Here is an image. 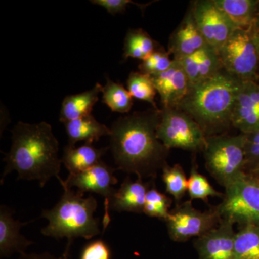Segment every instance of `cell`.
<instances>
[{
    "label": "cell",
    "instance_id": "1",
    "mask_svg": "<svg viewBox=\"0 0 259 259\" xmlns=\"http://www.w3.org/2000/svg\"><path fill=\"white\" fill-rule=\"evenodd\" d=\"M161 109H149L119 117L112 124L110 145L117 169L138 178H155L167 163L170 149L156 136Z\"/></svg>",
    "mask_w": 259,
    "mask_h": 259
},
{
    "label": "cell",
    "instance_id": "2",
    "mask_svg": "<svg viewBox=\"0 0 259 259\" xmlns=\"http://www.w3.org/2000/svg\"><path fill=\"white\" fill-rule=\"evenodd\" d=\"M13 133V144L4 161L6 166L1 184L7 175L18 172V180H36L40 187L53 177H59L62 161L59 157V141L50 124L19 122Z\"/></svg>",
    "mask_w": 259,
    "mask_h": 259
},
{
    "label": "cell",
    "instance_id": "3",
    "mask_svg": "<svg viewBox=\"0 0 259 259\" xmlns=\"http://www.w3.org/2000/svg\"><path fill=\"white\" fill-rule=\"evenodd\" d=\"M241 80L222 70L212 77L191 85L176 107L194 119L207 137L221 135L232 125V117Z\"/></svg>",
    "mask_w": 259,
    "mask_h": 259
},
{
    "label": "cell",
    "instance_id": "4",
    "mask_svg": "<svg viewBox=\"0 0 259 259\" xmlns=\"http://www.w3.org/2000/svg\"><path fill=\"white\" fill-rule=\"evenodd\" d=\"M57 179L64 192L52 209L42 210L41 216L49 224L41 230L42 234L56 239L66 238L69 243L79 237L90 240L100 234V219L94 216L98 205L97 199L93 195L85 198L84 194L65 185L60 177Z\"/></svg>",
    "mask_w": 259,
    "mask_h": 259
},
{
    "label": "cell",
    "instance_id": "5",
    "mask_svg": "<svg viewBox=\"0 0 259 259\" xmlns=\"http://www.w3.org/2000/svg\"><path fill=\"white\" fill-rule=\"evenodd\" d=\"M245 136L242 133L238 136L207 137L204 148L206 168L225 188L245 174Z\"/></svg>",
    "mask_w": 259,
    "mask_h": 259
},
{
    "label": "cell",
    "instance_id": "6",
    "mask_svg": "<svg viewBox=\"0 0 259 259\" xmlns=\"http://www.w3.org/2000/svg\"><path fill=\"white\" fill-rule=\"evenodd\" d=\"M218 51L228 74L242 81L257 82L259 48L254 23L248 28H236Z\"/></svg>",
    "mask_w": 259,
    "mask_h": 259
},
{
    "label": "cell",
    "instance_id": "7",
    "mask_svg": "<svg viewBox=\"0 0 259 259\" xmlns=\"http://www.w3.org/2000/svg\"><path fill=\"white\" fill-rule=\"evenodd\" d=\"M222 203L218 207L221 220L259 226V180L245 173L227 187Z\"/></svg>",
    "mask_w": 259,
    "mask_h": 259
},
{
    "label": "cell",
    "instance_id": "8",
    "mask_svg": "<svg viewBox=\"0 0 259 259\" xmlns=\"http://www.w3.org/2000/svg\"><path fill=\"white\" fill-rule=\"evenodd\" d=\"M156 136L168 148L204 151L207 136L195 120L177 108H161Z\"/></svg>",
    "mask_w": 259,
    "mask_h": 259
},
{
    "label": "cell",
    "instance_id": "9",
    "mask_svg": "<svg viewBox=\"0 0 259 259\" xmlns=\"http://www.w3.org/2000/svg\"><path fill=\"white\" fill-rule=\"evenodd\" d=\"M221 221L218 207L201 212L192 206V200L177 205L165 220L172 241L185 242L194 237L203 236Z\"/></svg>",
    "mask_w": 259,
    "mask_h": 259
},
{
    "label": "cell",
    "instance_id": "10",
    "mask_svg": "<svg viewBox=\"0 0 259 259\" xmlns=\"http://www.w3.org/2000/svg\"><path fill=\"white\" fill-rule=\"evenodd\" d=\"M115 170L116 168L108 166L101 161L87 171L74 175L69 174L68 178L63 180L65 185L70 188H78V192L81 194L93 192L100 194L105 198V214L102 220L103 232L106 231L110 223L109 214L110 201L117 190L113 187L118 182L114 175Z\"/></svg>",
    "mask_w": 259,
    "mask_h": 259
},
{
    "label": "cell",
    "instance_id": "11",
    "mask_svg": "<svg viewBox=\"0 0 259 259\" xmlns=\"http://www.w3.org/2000/svg\"><path fill=\"white\" fill-rule=\"evenodd\" d=\"M196 24L207 44L219 50L237 28L213 0H197L190 6Z\"/></svg>",
    "mask_w": 259,
    "mask_h": 259
},
{
    "label": "cell",
    "instance_id": "12",
    "mask_svg": "<svg viewBox=\"0 0 259 259\" xmlns=\"http://www.w3.org/2000/svg\"><path fill=\"white\" fill-rule=\"evenodd\" d=\"M233 224L221 220L218 228H214L196 240L194 245L199 259H234L236 233Z\"/></svg>",
    "mask_w": 259,
    "mask_h": 259
},
{
    "label": "cell",
    "instance_id": "13",
    "mask_svg": "<svg viewBox=\"0 0 259 259\" xmlns=\"http://www.w3.org/2000/svg\"><path fill=\"white\" fill-rule=\"evenodd\" d=\"M232 125L242 134L259 130V84L256 81H243L237 95Z\"/></svg>",
    "mask_w": 259,
    "mask_h": 259
},
{
    "label": "cell",
    "instance_id": "14",
    "mask_svg": "<svg viewBox=\"0 0 259 259\" xmlns=\"http://www.w3.org/2000/svg\"><path fill=\"white\" fill-rule=\"evenodd\" d=\"M167 71L151 76L161 97L162 108H176L187 96L191 88L188 76L180 61L173 59Z\"/></svg>",
    "mask_w": 259,
    "mask_h": 259
},
{
    "label": "cell",
    "instance_id": "15",
    "mask_svg": "<svg viewBox=\"0 0 259 259\" xmlns=\"http://www.w3.org/2000/svg\"><path fill=\"white\" fill-rule=\"evenodd\" d=\"M207 45L196 24L192 10L189 8L180 25L170 36L168 51L173 55V59L180 60Z\"/></svg>",
    "mask_w": 259,
    "mask_h": 259
},
{
    "label": "cell",
    "instance_id": "16",
    "mask_svg": "<svg viewBox=\"0 0 259 259\" xmlns=\"http://www.w3.org/2000/svg\"><path fill=\"white\" fill-rule=\"evenodd\" d=\"M177 61L182 64L191 85L209 79L224 69L219 51L208 44L192 55Z\"/></svg>",
    "mask_w": 259,
    "mask_h": 259
},
{
    "label": "cell",
    "instance_id": "17",
    "mask_svg": "<svg viewBox=\"0 0 259 259\" xmlns=\"http://www.w3.org/2000/svg\"><path fill=\"white\" fill-rule=\"evenodd\" d=\"M13 211L5 205L0 207V256L8 258L14 253L20 255L33 244L20 233L22 227L27 223H21L13 217Z\"/></svg>",
    "mask_w": 259,
    "mask_h": 259
},
{
    "label": "cell",
    "instance_id": "18",
    "mask_svg": "<svg viewBox=\"0 0 259 259\" xmlns=\"http://www.w3.org/2000/svg\"><path fill=\"white\" fill-rule=\"evenodd\" d=\"M151 185L143 179L136 181L127 177L116 190L110 201V208L116 212H144L146 194Z\"/></svg>",
    "mask_w": 259,
    "mask_h": 259
},
{
    "label": "cell",
    "instance_id": "19",
    "mask_svg": "<svg viewBox=\"0 0 259 259\" xmlns=\"http://www.w3.org/2000/svg\"><path fill=\"white\" fill-rule=\"evenodd\" d=\"M109 148H97L90 144H84L79 147L67 145L64 148L61 161L69 170V174L81 173L100 163L102 156L105 154Z\"/></svg>",
    "mask_w": 259,
    "mask_h": 259
},
{
    "label": "cell",
    "instance_id": "20",
    "mask_svg": "<svg viewBox=\"0 0 259 259\" xmlns=\"http://www.w3.org/2000/svg\"><path fill=\"white\" fill-rule=\"evenodd\" d=\"M102 87L97 83L92 90L65 97L61 105V122L64 124L91 115L94 106L99 100V94L102 93Z\"/></svg>",
    "mask_w": 259,
    "mask_h": 259
},
{
    "label": "cell",
    "instance_id": "21",
    "mask_svg": "<svg viewBox=\"0 0 259 259\" xmlns=\"http://www.w3.org/2000/svg\"><path fill=\"white\" fill-rule=\"evenodd\" d=\"M70 146H76L80 141L85 144H93L94 141H98L102 136H110V128L100 123L93 115L85 116L64 123Z\"/></svg>",
    "mask_w": 259,
    "mask_h": 259
},
{
    "label": "cell",
    "instance_id": "22",
    "mask_svg": "<svg viewBox=\"0 0 259 259\" xmlns=\"http://www.w3.org/2000/svg\"><path fill=\"white\" fill-rule=\"evenodd\" d=\"M237 28H246L254 23L259 0H213Z\"/></svg>",
    "mask_w": 259,
    "mask_h": 259
},
{
    "label": "cell",
    "instance_id": "23",
    "mask_svg": "<svg viewBox=\"0 0 259 259\" xmlns=\"http://www.w3.org/2000/svg\"><path fill=\"white\" fill-rule=\"evenodd\" d=\"M161 49L163 47L159 42L153 40L143 29H131L124 40L123 57L125 59L134 58L143 61Z\"/></svg>",
    "mask_w": 259,
    "mask_h": 259
},
{
    "label": "cell",
    "instance_id": "24",
    "mask_svg": "<svg viewBox=\"0 0 259 259\" xmlns=\"http://www.w3.org/2000/svg\"><path fill=\"white\" fill-rule=\"evenodd\" d=\"M243 226L236 233L234 259H259V226Z\"/></svg>",
    "mask_w": 259,
    "mask_h": 259
},
{
    "label": "cell",
    "instance_id": "25",
    "mask_svg": "<svg viewBox=\"0 0 259 259\" xmlns=\"http://www.w3.org/2000/svg\"><path fill=\"white\" fill-rule=\"evenodd\" d=\"M106 84L102 87V102L110 107L112 111L128 113L134 105V100L128 90L120 83L106 77Z\"/></svg>",
    "mask_w": 259,
    "mask_h": 259
},
{
    "label": "cell",
    "instance_id": "26",
    "mask_svg": "<svg viewBox=\"0 0 259 259\" xmlns=\"http://www.w3.org/2000/svg\"><path fill=\"white\" fill-rule=\"evenodd\" d=\"M127 87L131 96L138 100L149 102L153 108L158 109L155 102L157 91L151 76L141 71H133L127 80Z\"/></svg>",
    "mask_w": 259,
    "mask_h": 259
},
{
    "label": "cell",
    "instance_id": "27",
    "mask_svg": "<svg viewBox=\"0 0 259 259\" xmlns=\"http://www.w3.org/2000/svg\"><path fill=\"white\" fill-rule=\"evenodd\" d=\"M162 171V180L166 185V192L180 202L187 190V180L183 168L180 164L166 165Z\"/></svg>",
    "mask_w": 259,
    "mask_h": 259
},
{
    "label": "cell",
    "instance_id": "28",
    "mask_svg": "<svg viewBox=\"0 0 259 259\" xmlns=\"http://www.w3.org/2000/svg\"><path fill=\"white\" fill-rule=\"evenodd\" d=\"M187 191L191 200L202 199L207 201L209 197H222V193L214 190L209 181L197 170L195 163L191 168L190 177L187 180Z\"/></svg>",
    "mask_w": 259,
    "mask_h": 259
},
{
    "label": "cell",
    "instance_id": "29",
    "mask_svg": "<svg viewBox=\"0 0 259 259\" xmlns=\"http://www.w3.org/2000/svg\"><path fill=\"white\" fill-rule=\"evenodd\" d=\"M171 199L153 187L146 194L144 213L148 217L166 220L169 214Z\"/></svg>",
    "mask_w": 259,
    "mask_h": 259
},
{
    "label": "cell",
    "instance_id": "30",
    "mask_svg": "<svg viewBox=\"0 0 259 259\" xmlns=\"http://www.w3.org/2000/svg\"><path fill=\"white\" fill-rule=\"evenodd\" d=\"M170 53L164 49L155 51L139 65L141 73L153 76L167 71L173 64Z\"/></svg>",
    "mask_w": 259,
    "mask_h": 259
},
{
    "label": "cell",
    "instance_id": "31",
    "mask_svg": "<svg viewBox=\"0 0 259 259\" xmlns=\"http://www.w3.org/2000/svg\"><path fill=\"white\" fill-rule=\"evenodd\" d=\"M244 134L245 171L248 173L259 166V130Z\"/></svg>",
    "mask_w": 259,
    "mask_h": 259
},
{
    "label": "cell",
    "instance_id": "32",
    "mask_svg": "<svg viewBox=\"0 0 259 259\" xmlns=\"http://www.w3.org/2000/svg\"><path fill=\"white\" fill-rule=\"evenodd\" d=\"M80 259H111V251L105 241L97 240L83 248Z\"/></svg>",
    "mask_w": 259,
    "mask_h": 259
},
{
    "label": "cell",
    "instance_id": "33",
    "mask_svg": "<svg viewBox=\"0 0 259 259\" xmlns=\"http://www.w3.org/2000/svg\"><path fill=\"white\" fill-rule=\"evenodd\" d=\"M94 5H99L108 12L110 14L115 15L117 13H123L126 8L130 4H134L140 7L143 10L148 6V4L141 5L131 0H92Z\"/></svg>",
    "mask_w": 259,
    "mask_h": 259
},
{
    "label": "cell",
    "instance_id": "34",
    "mask_svg": "<svg viewBox=\"0 0 259 259\" xmlns=\"http://www.w3.org/2000/svg\"><path fill=\"white\" fill-rule=\"evenodd\" d=\"M71 243H67L66 250L61 256L56 257L55 255L51 254L48 252H44L41 253H24L20 255L18 259H71L69 257L70 247Z\"/></svg>",
    "mask_w": 259,
    "mask_h": 259
},
{
    "label": "cell",
    "instance_id": "35",
    "mask_svg": "<svg viewBox=\"0 0 259 259\" xmlns=\"http://www.w3.org/2000/svg\"><path fill=\"white\" fill-rule=\"evenodd\" d=\"M255 32H256L257 40H258V48H259V9L258 14H257L256 18H255ZM257 83L259 84V73L258 76V80H257Z\"/></svg>",
    "mask_w": 259,
    "mask_h": 259
},
{
    "label": "cell",
    "instance_id": "36",
    "mask_svg": "<svg viewBox=\"0 0 259 259\" xmlns=\"http://www.w3.org/2000/svg\"><path fill=\"white\" fill-rule=\"evenodd\" d=\"M248 174L253 175V177H256L259 180V166L255 168V169L252 170L251 171L248 172Z\"/></svg>",
    "mask_w": 259,
    "mask_h": 259
}]
</instances>
